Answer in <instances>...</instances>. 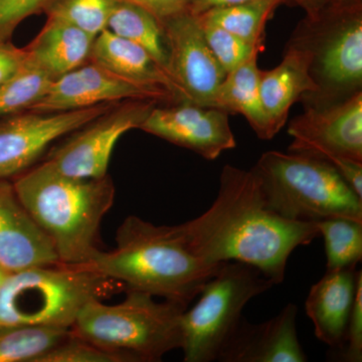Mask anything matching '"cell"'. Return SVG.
I'll return each instance as SVG.
<instances>
[{
	"label": "cell",
	"mask_w": 362,
	"mask_h": 362,
	"mask_svg": "<svg viewBox=\"0 0 362 362\" xmlns=\"http://www.w3.org/2000/svg\"><path fill=\"white\" fill-rule=\"evenodd\" d=\"M178 226L189 249L204 261L247 264L275 285L284 281L292 252L319 237L317 221H288L271 211L252 170L230 164L221 170L211 206Z\"/></svg>",
	"instance_id": "cell-1"
},
{
	"label": "cell",
	"mask_w": 362,
	"mask_h": 362,
	"mask_svg": "<svg viewBox=\"0 0 362 362\" xmlns=\"http://www.w3.org/2000/svg\"><path fill=\"white\" fill-rule=\"evenodd\" d=\"M115 240V249L98 250L84 266L118 281L125 290L187 307L223 264L207 263L197 257L180 226H156L139 216L126 218Z\"/></svg>",
	"instance_id": "cell-2"
},
{
	"label": "cell",
	"mask_w": 362,
	"mask_h": 362,
	"mask_svg": "<svg viewBox=\"0 0 362 362\" xmlns=\"http://www.w3.org/2000/svg\"><path fill=\"white\" fill-rule=\"evenodd\" d=\"M13 181L18 199L51 240L59 263L85 265L98 252V233L115 201L113 181L62 175L42 162Z\"/></svg>",
	"instance_id": "cell-3"
},
{
	"label": "cell",
	"mask_w": 362,
	"mask_h": 362,
	"mask_svg": "<svg viewBox=\"0 0 362 362\" xmlns=\"http://www.w3.org/2000/svg\"><path fill=\"white\" fill-rule=\"evenodd\" d=\"M120 303L93 299L78 312L71 331L101 349L127 356L132 362L160 361L182 346V314L188 307L125 290Z\"/></svg>",
	"instance_id": "cell-4"
},
{
	"label": "cell",
	"mask_w": 362,
	"mask_h": 362,
	"mask_svg": "<svg viewBox=\"0 0 362 362\" xmlns=\"http://www.w3.org/2000/svg\"><path fill=\"white\" fill-rule=\"evenodd\" d=\"M287 47L301 52L316 93L304 106L338 103L362 90V0L307 13Z\"/></svg>",
	"instance_id": "cell-5"
},
{
	"label": "cell",
	"mask_w": 362,
	"mask_h": 362,
	"mask_svg": "<svg viewBox=\"0 0 362 362\" xmlns=\"http://www.w3.org/2000/svg\"><path fill=\"white\" fill-rule=\"evenodd\" d=\"M251 170L267 207L285 220L362 221V199L329 162L272 150L262 154Z\"/></svg>",
	"instance_id": "cell-6"
},
{
	"label": "cell",
	"mask_w": 362,
	"mask_h": 362,
	"mask_svg": "<svg viewBox=\"0 0 362 362\" xmlns=\"http://www.w3.org/2000/svg\"><path fill=\"white\" fill-rule=\"evenodd\" d=\"M118 281L84 265L54 263L9 274L0 291V325L71 329L78 312L93 299L120 291Z\"/></svg>",
	"instance_id": "cell-7"
},
{
	"label": "cell",
	"mask_w": 362,
	"mask_h": 362,
	"mask_svg": "<svg viewBox=\"0 0 362 362\" xmlns=\"http://www.w3.org/2000/svg\"><path fill=\"white\" fill-rule=\"evenodd\" d=\"M275 283L255 267L226 262L199 293V300L182 314L183 361H216L233 334L245 306Z\"/></svg>",
	"instance_id": "cell-8"
},
{
	"label": "cell",
	"mask_w": 362,
	"mask_h": 362,
	"mask_svg": "<svg viewBox=\"0 0 362 362\" xmlns=\"http://www.w3.org/2000/svg\"><path fill=\"white\" fill-rule=\"evenodd\" d=\"M288 134V151L329 162L362 197V90L328 106H305L290 122Z\"/></svg>",
	"instance_id": "cell-9"
},
{
	"label": "cell",
	"mask_w": 362,
	"mask_h": 362,
	"mask_svg": "<svg viewBox=\"0 0 362 362\" xmlns=\"http://www.w3.org/2000/svg\"><path fill=\"white\" fill-rule=\"evenodd\" d=\"M157 102L129 100L75 131L68 141L52 150L45 163L76 178L106 177L117 142L128 131L139 129Z\"/></svg>",
	"instance_id": "cell-10"
},
{
	"label": "cell",
	"mask_w": 362,
	"mask_h": 362,
	"mask_svg": "<svg viewBox=\"0 0 362 362\" xmlns=\"http://www.w3.org/2000/svg\"><path fill=\"white\" fill-rule=\"evenodd\" d=\"M119 103H105L56 113L23 111L2 117L0 180H9L25 173L52 142L84 127Z\"/></svg>",
	"instance_id": "cell-11"
},
{
	"label": "cell",
	"mask_w": 362,
	"mask_h": 362,
	"mask_svg": "<svg viewBox=\"0 0 362 362\" xmlns=\"http://www.w3.org/2000/svg\"><path fill=\"white\" fill-rule=\"evenodd\" d=\"M168 73L180 102L213 107L226 73L209 49L199 21L185 11L161 23Z\"/></svg>",
	"instance_id": "cell-12"
},
{
	"label": "cell",
	"mask_w": 362,
	"mask_h": 362,
	"mask_svg": "<svg viewBox=\"0 0 362 362\" xmlns=\"http://www.w3.org/2000/svg\"><path fill=\"white\" fill-rule=\"evenodd\" d=\"M129 100L175 101L168 90L138 84L88 61L52 81L45 94L26 111L56 113Z\"/></svg>",
	"instance_id": "cell-13"
},
{
	"label": "cell",
	"mask_w": 362,
	"mask_h": 362,
	"mask_svg": "<svg viewBox=\"0 0 362 362\" xmlns=\"http://www.w3.org/2000/svg\"><path fill=\"white\" fill-rule=\"evenodd\" d=\"M228 115L216 107L178 102L173 106H154L139 129L216 160L237 146Z\"/></svg>",
	"instance_id": "cell-14"
},
{
	"label": "cell",
	"mask_w": 362,
	"mask_h": 362,
	"mask_svg": "<svg viewBox=\"0 0 362 362\" xmlns=\"http://www.w3.org/2000/svg\"><path fill=\"white\" fill-rule=\"evenodd\" d=\"M296 305L289 303L270 320L259 324L242 317L221 350L220 362H305L298 339Z\"/></svg>",
	"instance_id": "cell-15"
},
{
	"label": "cell",
	"mask_w": 362,
	"mask_h": 362,
	"mask_svg": "<svg viewBox=\"0 0 362 362\" xmlns=\"http://www.w3.org/2000/svg\"><path fill=\"white\" fill-rule=\"evenodd\" d=\"M58 262L51 240L21 204L13 183L0 180V265L14 273Z\"/></svg>",
	"instance_id": "cell-16"
},
{
	"label": "cell",
	"mask_w": 362,
	"mask_h": 362,
	"mask_svg": "<svg viewBox=\"0 0 362 362\" xmlns=\"http://www.w3.org/2000/svg\"><path fill=\"white\" fill-rule=\"evenodd\" d=\"M361 274L356 268L326 271L309 291L307 315L313 322L315 337L331 349L342 346Z\"/></svg>",
	"instance_id": "cell-17"
},
{
	"label": "cell",
	"mask_w": 362,
	"mask_h": 362,
	"mask_svg": "<svg viewBox=\"0 0 362 362\" xmlns=\"http://www.w3.org/2000/svg\"><path fill=\"white\" fill-rule=\"evenodd\" d=\"M306 59L301 52L286 45L282 62L276 68L259 74L262 103L274 136L287 122L293 105L316 93Z\"/></svg>",
	"instance_id": "cell-18"
},
{
	"label": "cell",
	"mask_w": 362,
	"mask_h": 362,
	"mask_svg": "<svg viewBox=\"0 0 362 362\" xmlns=\"http://www.w3.org/2000/svg\"><path fill=\"white\" fill-rule=\"evenodd\" d=\"M89 61L138 84L168 90L180 102L177 89L168 74L139 45L104 30L95 37Z\"/></svg>",
	"instance_id": "cell-19"
},
{
	"label": "cell",
	"mask_w": 362,
	"mask_h": 362,
	"mask_svg": "<svg viewBox=\"0 0 362 362\" xmlns=\"http://www.w3.org/2000/svg\"><path fill=\"white\" fill-rule=\"evenodd\" d=\"M94 40L75 26L47 18L25 49L30 61L56 80L89 61Z\"/></svg>",
	"instance_id": "cell-20"
},
{
	"label": "cell",
	"mask_w": 362,
	"mask_h": 362,
	"mask_svg": "<svg viewBox=\"0 0 362 362\" xmlns=\"http://www.w3.org/2000/svg\"><path fill=\"white\" fill-rule=\"evenodd\" d=\"M259 54L255 52L245 63L226 74L216 90L213 107L244 116L259 139L272 140L275 136L264 111L259 90Z\"/></svg>",
	"instance_id": "cell-21"
},
{
	"label": "cell",
	"mask_w": 362,
	"mask_h": 362,
	"mask_svg": "<svg viewBox=\"0 0 362 362\" xmlns=\"http://www.w3.org/2000/svg\"><path fill=\"white\" fill-rule=\"evenodd\" d=\"M107 30L146 49L169 76L163 28L152 14L133 4L116 1Z\"/></svg>",
	"instance_id": "cell-22"
},
{
	"label": "cell",
	"mask_w": 362,
	"mask_h": 362,
	"mask_svg": "<svg viewBox=\"0 0 362 362\" xmlns=\"http://www.w3.org/2000/svg\"><path fill=\"white\" fill-rule=\"evenodd\" d=\"M284 4L288 0H252L194 16L225 28L247 44L264 47L267 23L277 7Z\"/></svg>",
	"instance_id": "cell-23"
},
{
	"label": "cell",
	"mask_w": 362,
	"mask_h": 362,
	"mask_svg": "<svg viewBox=\"0 0 362 362\" xmlns=\"http://www.w3.org/2000/svg\"><path fill=\"white\" fill-rule=\"evenodd\" d=\"M71 329L30 325H0V362H37Z\"/></svg>",
	"instance_id": "cell-24"
},
{
	"label": "cell",
	"mask_w": 362,
	"mask_h": 362,
	"mask_svg": "<svg viewBox=\"0 0 362 362\" xmlns=\"http://www.w3.org/2000/svg\"><path fill=\"white\" fill-rule=\"evenodd\" d=\"M317 226L325 245L326 271L356 268L362 259V221L326 218Z\"/></svg>",
	"instance_id": "cell-25"
},
{
	"label": "cell",
	"mask_w": 362,
	"mask_h": 362,
	"mask_svg": "<svg viewBox=\"0 0 362 362\" xmlns=\"http://www.w3.org/2000/svg\"><path fill=\"white\" fill-rule=\"evenodd\" d=\"M54 80L26 54L20 68L0 85V118L28 110Z\"/></svg>",
	"instance_id": "cell-26"
},
{
	"label": "cell",
	"mask_w": 362,
	"mask_h": 362,
	"mask_svg": "<svg viewBox=\"0 0 362 362\" xmlns=\"http://www.w3.org/2000/svg\"><path fill=\"white\" fill-rule=\"evenodd\" d=\"M117 0H52L45 8L47 18L69 23L96 37L106 30Z\"/></svg>",
	"instance_id": "cell-27"
},
{
	"label": "cell",
	"mask_w": 362,
	"mask_h": 362,
	"mask_svg": "<svg viewBox=\"0 0 362 362\" xmlns=\"http://www.w3.org/2000/svg\"><path fill=\"white\" fill-rule=\"evenodd\" d=\"M209 49L226 73L235 70L264 47H254L225 28L197 18Z\"/></svg>",
	"instance_id": "cell-28"
},
{
	"label": "cell",
	"mask_w": 362,
	"mask_h": 362,
	"mask_svg": "<svg viewBox=\"0 0 362 362\" xmlns=\"http://www.w3.org/2000/svg\"><path fill=\"white\" fill-rule=\"evenodd\" d=\"M37 362H132L127 356L101 349L86 341L73 332L69 333L56 346Z\"/></svg>",
	"instance_id": "cell-29"
},
{
	"label": "cell",
	"mask_w": 362,
	"mask_h": 362,
	"mask_svg": "<svg viewBox=\"0 0 362 362\" xmlns=\"http://www.w3.org/2000/svg\"><path fill=\"white\" fill-rule=\"evenodd\" d=\"M52 0H0V42H11L16 28L26 18L42 13Z\"/></svg>",
	"instance_id": "cell-30"
},
{
	"label": "cell",
	"mask_w": 362,
	"mask_h": 362,
	"mask_svg": "<svg viewBox=\"0 0 362 362\" xmlns=\"http://www.w3.org/2000/svg\"><path fill=\"white\" fill-rule=\"evenodd\" d=\"M343 361H362V274L357 282L356 297L345 331L344 340L340 347Z\"/></svg>",
	"instance_id": "cell-31"
},
{
	"label": "cell",
	"mask_w": 362,
	"mask_h": 362,
	"mask_svg": "<svg viewBox=\"0 0 362 362\" xmlns=\"http://www.w3.org/2000/svg\"><path fill=\"white\" fill-rule=\"evenodd\" d=\"M144 9L160 23L187 11L189 0H117Z\"/></svg>",
	"instance_id": "cell-32"
},
{
	"label": "cell",
	"mask_w": 362,
	"mask_h": 362,
	"mask_svg": "<svg viewBox=\"0 0 362 362\" xmlns=\"http://www.w3.org/2000/svg\"><path fill=\"white\" fill-rule=\"evenodd\" d=\"M25 49H18L9 42H0V85L13 75L25 61Z\"/></svg>",
	"instance_id": "cell-33"
},
{
	"label": "cell",
	"mask_w": 362,
	"mask_h": 362,
	"mask_svg": "<svg viewBox=\"0 0 362 362\" xmlns=\"http://www.w3.org/2000/svg\"><path fill=\"white\" fill-rule=\"evenodd\" d=\"M247 1H252V0H189L187 11L192 16H199L211 9L235 6V4Z\"/></svg>",
	"instance_id": "cell-34"
},
{
	"label": "cell",
	"mask_w": 362,
	"mask_h": 362,
	"mask_svg": "<svg viewBox=\"0 0 362 362\" xmlns=\"http://www.w3.org/2000/svg\"><path fill=\"white\" fill-rule=\"evenodd\" d=\"M342 1H346V0H288V4L291 2V4L301 6L307 13Z\"/></svg>",
	"instance_id": "cell-35"
},
{
	"label": "cell",
	"mask_w": 362,
	"mask_h": 362,
	"mask_svg": "<svg viewBox=\"0 0 362 362\" xmlns=\"http://www.w3.org/2000/svg\"><path fill=\"white\" fill-rule=\"evenodd\" d=\"M9 274L11 273L7 272L6 269L4 268V267L0 265V291H1L2 287H4V284H6Z\"/></svg>",
	"instance_id": "cell-36"
}]
</instances>
